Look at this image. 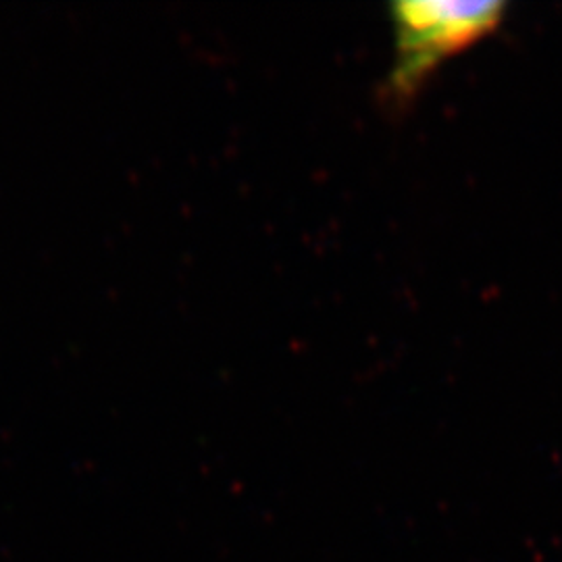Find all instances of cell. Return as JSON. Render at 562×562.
Masks as SVG:
<instances>
[{
    "label": "cell",
    "mask_w": 562,
    "mask_h": 562,
    "mask_svg": "<svg viewBox=\"0 0 562 562\" xmlns=\"http://www.w3.org/2000/svg\"><path fill=\"white\" fill-rule=\"evenodd\" d=\"M501 0H408L392 4L396 59L383 97L402 106L417 97L442 60L490 36L503 23Z\"/></svg>",
    "instance_id": "cell-1"
}]
</instances>
